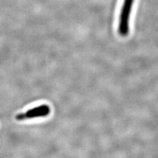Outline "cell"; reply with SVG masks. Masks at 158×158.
Segmentation results:
<instances>
[{"mask_svg": "<svg viewBox=\"0 0 158 158\" xmlns=\"http://www.w3.org/2000/svg\"><path fill=\"white\" fill-rule=\"evenodd\" d=\"M133 1L134 0H124L123 3L118 24V32L122 36H126L128 33V23Z\"/></svg>", "mask_w": 158, "mask_h": 158, "instance_id": "cell-2", "label": "cell"}, {"mask_svg": "<svg viewBox=\"0 0 158 158\" xmlns=\"http://www.w3.org/2000/svg\"><path fill=\"white\" fill-rule=\"evenodd\" d=\"M51 109L48 105L43 104L31 108L24 113H21L15 116V119L18 121L33 119L36 118L46 117L49 115Z\"/></svg>", "mask_w": 158, "mask_h": 158, "instance_id": "cell-1", "label": "cell"}]
</instances>
